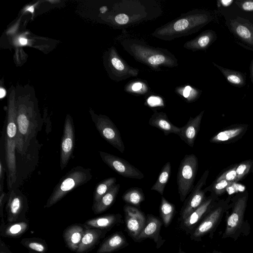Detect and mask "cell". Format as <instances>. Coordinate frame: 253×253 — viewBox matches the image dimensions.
<instances>
[{
    "instance_id": "obj_1",
    "label": "cell",
    "mask_w": 253,
    "mask_h": 253,
    "mask_svg": "<svg viewBox=\"0 0 253 253\" xmlns=\"http://www.w3.org/2000/svg\"><path fill=\"white\" fill-rule=\"evenodd\" d=\"M212 19L209 11L193 9L157 28L152 36L160 40L170 41L198 32Z\"/></svg>"
},
{
    "instance_id": "obj_2",
    "label": "cell",
    "mask_w": 253,
    "mask_h": 253,
    "mask_svg": "<svg viewBox=\"0 0 253 253\" xmlns=\"http://www.w3.org/2000/svg\"><path fill=\"white\" fill-rule=\"evenodd\" d=\"M123 49L137 62L152 70L160 71L162 67L174 68L178 65L176 57L166 48L154 47L140 40L123 39Z\"/></svg>"
},
{
    "instance_id": "obj_3",
    "label": "cell",
    "mask_w": 253,
    "mask_h": 253,
    "mask_svg": "<svg viewBox=\"0 0 253 253\" xmlns=\"http://www.w3.org/2000/svg\"><path fill=\"white\" fill-rule=\"evenodd\" d=\"M234 4L220 8L225 24L239 44L253 51V13L243 11Z\"/></svg>"
},
{
    "instance_id": "obj_4",
    "label": "cell",
    "mask_w": 253,
    "mask_h": 253,
    "mask_svg": "<svg viewBox=\"0 0 253 253\" xmlns=\"http://www.w3.org/2000/svg\"><path fill=\"white\" fill-rule=\"evenodd\" d=\"M11 108L9 111L4 136L5 160L8 191L16 188L18 171L16 159L17 134V113Z\"/></svg>"
},
{
    "instance_id": "obj_5",
    "label": "cell",
    "mask_w": 253,
    "mask_h": 253,
    "mask_svg": "<svg viewBox=\"0 0 253 253\" xmlns=\"http://www.w3.org/2000/svg\"><path fill=\"white\" fill-rule=\"evenodd\" d=\"M248 195V192L245 191L233 198L231 210L226 218L222 238H231L236 241L241 235L249 233V224L245 219Z\"/></svg>"
},
{
    "instance_id": "obj_6",
    "label": "cell",
    "mask_w": 253,
    "mask_h": 253,
    "mask_svg": "<svg viewBox=\"0 0 253 253\" xmlns=\"http://www.w3.org/2000/svg\"><path fill=\"white\" fill-rule=\"evenodd\" d=\"M91 169L77 166L68 171L59 180L47 200L44 208H48L56 204L69 192L91 180Z\"/></svg>"
},
{
    "instance_id": "obj_7",
    "label": "cell",
    "mask_w": 253,
    "mask_h": 253,
    "mask_svg": "<svg viewBox=\"0 0 253 253\" xmlns=\"http://www.w3.org/2000/svg\"><path fill=\"white\" fill-rule=\"evenodd\" d=\"M230 201V198L228 197L217 202L190 234V239L199 242L204 236L213 234L221 222L224 213L231 208Z\"/></svg>"
},
{
    "instance_id": "obj_8",
    "label": "cell",
    "mask_w": 253,
    "mask_h": 253,
    "mask_svg": "<svg viewBox=\"0 0 253 253\" xmlns=\"http://www.w3.org/2000/svg\"><path fill=\"white\" fill-rule=\"evenodd\" d=\"M198 168V159L194 154L186 155L180 162L177 174V183L181 202L185 201L194 187Z\"/></svg>"
},
{
    "instance_id": "obj_9",
    "label": "cell",
    "mask_w": 253,
    "mask_h": 253,
    "mask_svg": "<svg viewBox=\"0 0 253 253\" xmlns=\"http://www.w3.org/2000/svg\"><path fill=\"white\" fill-rule=\"evenodd\" d=\"M94 125L101 136L121 153L125 147L121 134L114 123L107 116L91 114Z\"/></svg>"
},
{
    "instance_id": "obj_10",
    "label": "cell",
    "mask_w": 253,
    "mask_h": 253,
    "mask_svg": "<svg viewBox=\"0 0 253 253\" xmlns=\"http://www.w3.org/2000/svg\"><path fill=\"white\" fill-rule=\"evenodd\" d=\"M5 206L7 222H12L26 219L28 202L26 196L18 189L8 191Z\"/></svg>"
},
{
    "instance_id": "obj_11",
    "label": "cell",
    "mask_w": 253,
    "mask_h": 253,
    "mask_svg": "<svg viewBox=\"0 0 253 253\" xmlns=\"http://www.w3.org/2000/svg\"><path fill=\"white\" fill-rule=\"evenodd\" d=\"M209 173L206 170L194 187L188 198L185 199L181 209L179 221L186 218L190 213L198 208L206 199L205 191L202 188L206 184Z\"/></svg>"
},
{
    "instance_id": "obj_12",
    "label": "cell",
    "mask_w": 253,
    "mask_h": 253,
    "mask_svg": "<svg viewBox=\"0 0 253 253\" xmlns=\"http://www.w3.org/2000/svg\"><path fill=\"white\" fill-rule=\"evenodd\" d=\"M218 196L211 194L204 202L186 218L179 221L181 229L187 234H191L198 224L210 211L215 204Z\"/></svg>"
},
{
    "instance_id": "obj_13",
    "label": "cell",
    "mask_w": 253,
    "mask_h": 253,
    "mask_svg": "<svg viewBox=\"0 0 253 253\" xmlns=\"http://www.w3.org/2000/svg\"><path fill=\"white\" fill-rule=\"evenodd\" d=\"M102 161L112 169L127 178L140 179L144 174L126 160L109 153L99 151Z\"/></svg>"
},
{
    "instance_id": "obj_14",
    "label": "cell",
    "mask_w": 253,
    "mask_h": 253,
    "mask_svg": "<svg viewBox=\"0 0 253 253\" xmlns=\"http://www.w3.org/2000/svg\"><path fill=\"white\" fill-rule=\"evenodd\" d=\"M75 144V128L72 119L67 116L64 125L61 140L60 167L64 169L72 157Z\"/></svg>"
},
{
    "instance_id": "obj_15",
    "label": "cell",
    "mask_w": 253,
    "mask_h": 253,
    "mask_svg": "<svg viewBox=\"0 0 253 253\" xmlns=\"http://www.w3.org/2000/svg\"><path fill=\"white\" fill-rule=\"evenodd\" d=\"M126 230L134 240L144 228L146 217L138 209L126 205L124 207Z\"/></svg>"
},
{
    "instance_id": "obj_16",
    "label": "cell",
    "mask_w": 253,
    "mask_h": 253,
    "mask_svg": "<svg viewBox=\"0 0 253 253\" xmlns=\"http://www.w3.org/2000/svg\"><path fill=\"white\" fill-rule=\"evenodd\" d=\"M162 225V222L157 217L147 215L144 228L134 241L141 242L146 239H151L156 243V248L159 249L165 241L160 235Z\"/></svg>"
},
{
    "instance_id": "obj_17",
    "label": "cell",
    "mask_w": 253,
    "mask_h": 253,
    "mask_svg": "<svg viewBox=\"0 0 253 253\" xmlns=\"http://www.w3.org/2000/svg\"><path fill=\"white\" fill-rule=\"evenodd\" d=\"M110 63L114 79L118 81L137 77L139 72L138 69L130 66L119 56L115 50L112 51Z\"/></svg>"
},
{
    "instance_id": "obj_18",
    "label": "cell",
    "mask_w": 253,
    "mask_h": 253,
    "mask_svg": "<svg viewBox=\"0 0 253 253\" xmlns=\"http://www.w3.org/2000/svg\"><path fill=\"white\" fill-rule=\"evenodd\" d=\"M204 111L201 112L194 118L190 117L186 124L180 127L179 136L188 145L193 147L195 140L200 127Z\"/></svg>"
},
{
    "instance_id": "obj_19",
    "label": "cell",
    "mask_w": 253,
    "mask_h": 253,
    "mask_svg": "<svg viewBox=\"0 0 253 253\" xmlns=\"http://www.w3.org/2000/svg\"><path fill=\"white\" fill-rule=\"evenodd\" d=\"M216 33L212 30H207L196 38L186 42L183 47L192 51L208 49L217 39Z\"/></svg>"
},
{
    "instance_id": "obj_20",
    "label": "cell",
    "mask_w": 253,
    "mask_h": 253,
    "mask_svg": "<svg viewBox=\"0 0 253 253\" xmlns=\"http://www.w3.org/2000/svg\"><path fill=\"white\" fill-rule=\"evenodd\" d=\"M85 227L84 224L76 223L67 227L63 233V238L71 251L76 252L84 236Z\"/></svg>"
},
{
    "instance_id": "obj_21",
    "label": "cell",
    "mask_w": 253,
    "mask_h": 253,
    "mask_svg": "<svg viewBox=\"0 0 253 253\" xmlns=\"http://www.w3.org/2000/svg\"><path fill=\"white\" fill-rule=\"evenodd\" d=\"M107 232L106 230L98 228L85 227L84 236L76 253H85L91 250Z\"/></svg>"
},
{
    "instance_id": "obj_22",
    "label": "cell",
    "mask_w": 253,
    "mask_h": 253,
    "mask_svg": "<svg viewBox=\"0 0 253 253\" xmlns=\"http://www.w3.org/2000/svg\"><path fill=\"white\" fill-rule=\"evenodd\" d=\"M149 124L161 130L165 135L170 133L179 135L180 132V127L171 123L167 114L163 112H155L149 119Z\"/></svg>"
},
{
    "instance_id": "obj_23",
    "label": "cell",
    "mask_w": 253,
    "mask_h": 253,
    "mask_svg": "<svg viewBox=\"0 0 253 253\" xmlns=\"http://www.w3.org/2000/svg\"><path fill=\"white\" fill-rule=\"evenodd\" d=\"M121 219L122 215L120 214H109L88 219L84 224L86 227L95 228L108 231L121 222Z\"/></svg>"
},
{
    "instance_id": "obj_24",
    "label": "cell",
    "mask_w": 253,
    "mask_h": 253,
    "mask_svg": "<svg viewBox=\"0 0 253 253\" xmlns=\"http://www.w3.org/2000/svg\"><path fill=\"white\" fill-rule=\"evenodd\" d=\"M126 237L117 232L106 238L100 245L96 253H110L127 246Z\"/></svg>"
},
{
    "instance_id": "obj_25",
    "label": "cell",
    "mask_w": 253,
    "mask_h": 253,
    "mask_svg": "<svg viewBox=\"0 0 253 253\" xmlns=\"http://www.w3.org/2000/svg\"><path fill=\"white\" fill-rule=\"evenodd\" d=\"M29 228L27 219L0 225V235L5 238H18L24 234Z\"/></svg>"
},
{
    "instance_id": "obj_26",
    "label": "cell",
    "mask_w": 253,
    "mask_h": 253,
    "mask_svg": "<svg viewBox=\"0 0 253 253\" xmlns=\"http://www.w3.org/2000/svg\"><path fill=\"white\" fill-rule=\"evenodd\" d=\"M120 188L119 184H115L99 200L92 205V210L97 214L106 211L115 202Z\"/></svg>"
},
{
    "instance_id": "obj_27",
    "label": "cell",
    "mask_w": 253,
    "mask_h": 253,
    "mask_svg": "<svg viewBox=\"0 0 253 253\" xmlns=\"http://www.w3.org/2000/svg\"><path fill=\"white\" fill-rule=\"evenodd\" d=\"M213 65L219 70L227 82L236 87H242L246 83V74L238 71L229 69L212 62Z\"/></svg>"
},
{
    "instance_id": "obj_28",
    "label": "cell",
    "mask_w": 253,
    "mask_h": 253,
    "mask_svg": "<svg viewBox=\"0 0 253 253\" xmlns=\"http://www.w3.org/2000/svg\"><path fill=\"white\" fill-rule=\"evenodd\" d=\"M20 243L29 250L30 253H45L48 250L46 242L40 238H23Z\"/></svg>"
},
{
    "instance_id": "obj_29",
    "label": "cell",
    "mask_w": 253,
    "mask_h": 253,
    "mask_svg": "<svg viewBox=\"0 0 253 253\" xmlns=\"http://www.w3.org/2000/svg\"><path fill=\"white\" fill-rule=\"evenodd\" d=\"M247 129L245 125L240 126L219 132L210 140L211 142H221L231 140L244 133Z\"/></svg>"
},
{
    "instance_id": "obj_30",
    "label": "cell",
    "mask_w": 253,
    "mask_h": 253,
    "mask_svg": "<svg viewBox=\"0 0 253 253\" xmlns=\"http://www.w3.org/2000/svg\"><path fill=\"white\" fill-rule=\"evenodd\" d=\"M170 171V163L167 162L162 168L156 181L152 186L151 189L156 191L163 196L165 186L169 181Z\"/></svg>"
},
{
    "instance_id": "obj_31",
    "label": "cell",
    "mask_w": 253,
    "mask_h": 253,
    "mask_svg": "<svg viewBox=\"0 0 253 253\" xmlns=\"http://www.w3.org/2000/svg\"><path fill=\"white\" fill-rule=\"evenodd\" d=\"M174 206L162 197L160 206V215L166 227L170 224L175 212Z\"/></svg>"
},
{
    "instance_id": "obj_32",
    "label": "cell",
    "mask_w": 253,
    "mask_h": 253,
    "mask_svg": "<svg viewBox=\"0 0 253 253\" xmlns=\"http://www.w3.org/2000/svg\"><path fill=\"white\" fill-rule=\"evenodd\" d=\"M116 178L113 177L106 178L98 183L93 193V205L98 202L101 198L116 184Z\"/></svg>"
},
{
    "instance_id": "obj_33",
    "label": "cell",
    "mask_w": 253,
    "mask_h": 253,
    "mask_svg": "<svg viewBox=\"0 0 253 253\" xmlns=\"http://www.w3.org/2000/svg\"><path fill=\"white\" fill-rule=\"evenodd\" d=\"M122 198L127 203L139 206L144 200L145 196L141 188L133 187L126 190L123 195Z\"/></svg>"
},
{
    "instance_id": "obj_34",
    "label": "cell",
    "mask_w": 253,
    "mask_h": 253,
    "mask_svg": "<svg viewBox=\"0 0 253 253\" xmlns=\"http://www.w3.org/2000/svg\"><path fill=\"white\" fill-rule=\"evenodd\" d=\"M234 182L225 180L220 181L215 180L211 185L204 189L205 192L210 191L211 194L218 196L223 194L227 189L231 186Z\"/></svg>"
},
{
    "instance_id": "obj_35",
    "label": "cell",
    "mask_w": 253,
    "mask_h": 253,
    "mask_svg": "<svg viewBox=\"0 0 253 253\" xmlns=\"http://www.w3.org/2000/svg\"><path fill=\"white\" fill-rule=\"evenodd\" d=\"M125 89L128 92L142 95L148 91V86L144 81L137 80L130 82L126 85Z\"/></svg>"
},
{
    "instance_id": "obj_36",
    "label": "cell",
    "mask_w": 253,
    "mask_h": 253,
    "mask_svg": "<svg viewBox=\"0 0 253 253\" xmlns=\"http://www.w3.org/2000/svg\"><path fill=\"white\" fill-rule=\"evenodd\" d=\"M253 166V160H248L237 165L236 173L237 175V182L241 180L250 171Z\"/></svg>"
},
{
    "instance_id": "obj_37",
    "label": "cell",
    "mask_w": 253,
    "mask_h": 253,
    "mask_svg": "<svg viewBox=\"0 0 253 253\" xmlns=\"http://www.w3.org/2000/svg\"><path fill=\"white\" fill-rule=\"evenodd\" d=\"M199 90L192 88L190 86L184 87L180 94L185 98L187 99L188 101L192 102L196 100L200 95Z\"/></svg>"
},
{
    "instance_id": "obj_38",
    "label": "cell",
    "mask_w": 253,
    "mask_h": 253,
    "mask_svg": "<svg viewBox=\"0 0 253 253\" xmlns=\"http://www.w3.org/2000/svg\"><path fill=\"white\" fill-rule=\"evenodd\" d=\"M237 165L234 166L232 168L226 170L221 174L215 180L220 181L225 180L228 181L235 182H237V175L236 173Z\"/></svg>"
},
{
    "instance_id": "obj_39",
    "label": "cell",
    "mask_w": 253,
    "mask_h": 253,
    "mask_svg": "<svg viewBox=\"0 0 253 253\" xmlns=\"http://www.w3.org/2000/svg\"><path fill=\"white\" fill-rule=\"evenodd\" d=\"M234 3L243 11L253 13V0H235Z\"/></svg>"
},
{
    "instance_id": "obj_40",
    "label": "cell",
    "mask_w": 253,
    "mask_h": 253,
    "mask_svg": "<svg viewBox=\"0 0 253 253\" xmlns=\"http://www.w3.org/2000/svg\"><path fill=\"white\" fill-rule=\"evenodd\" d=\"M148 105L151 107L158 106H164V102L163 99L159 96L152 95L148 98L147 100Z\"/></svg>"
},
{
    "instance_id": "obj_41",
    "label": "cell",
    "mask_w": 253,
    "mask_h": 253,
    "mask_svg": "<svg viewBox=\"0 0 253 253\" xmlns=\"http://www.w3.org/2000/svg\"><path fill=\"white\" fill-rule=\"evenodd\" d=\"M8 194L3 191L0 193V225L5 224L3 218V208L4 204L7 202Z\"/></svg>"
},
{
    "instance_id": "obj_42",
    "label": "cell",
    "mask_w": 253,
    "mask_h": 253,
    "mask_svg": "<svg viewBox=\"0 0 253 253\" xmlns=\"http://www.w3.org/2000/svg\"><path fill=\"white\" fill-rule=\"evenodd\" d=\"M6 167L5 160L4 161L0 159V193L2 192L4 188V174L6 171Z\"/></svg>"
},
{
    "instance_id": "obj_43",
    "label": "cell",
    "mask_w": 253,
    "mask_h": 253,
    "mask_svg": "<svg viewBox=\"0 0 253 253\" xmlns=\"http://www.w3.org/2000/svg\"><path fill=\"white\" fill-rule=\"evenodd\" d=\"M234 2V0H220L217 1V5L219 8H228L233 5Z\"/></svg>"
},
{
    "instance_id": "obj_44",
    "label": "cell",
    "mask_w": 253,
    "mask_h": 253,
    "mask_svg": "<svg viewBox=\"0 0 253 253\" xmlns=\"http://www.w3.org/2000/svg\"><path fill=\"white\" fill-rule=\"evenodd\" d=\"M0 253H13L9 250L6 244L1 239L0 240Z\"/></svg>"
},
{
    "instance_id": "obj_45",
    "label": "cell",
    "mask_w": 253,
    "mask_h": 253,
    "mask_svg": "<svg viewBox=\"0 0 253 253\" xmlns=\"http://www.w3.org/2000/svg\"><path fill=\"white\" fill-rule=\"evenodd\" d=\"M249 68L251 80L252 83L253 84V59L251 62Z\"/></svg>"
},
{
    "instance_id": "obj_46",
    "label": "cell",
    "mask_w": 253,
    "mask_h": 253,
    "mask_svg": "<svg viewBox=\"0 0 253 253\" xmlns=\"http://www.w3.org/2000/svg\"><path fill=\"white\" fill-rule=\"evenodd\" d=\"M6 94V91L4 89L2 88H0V98H2L5 96Z\"/></svg>"
},
{
    "instance_id": "obj_47",
    "label": "cell",
    "mask_w": 253,
    "mask_h": 253,
    "mask_svg": "<svg viewBox=\"0 0 253 253\" xmlns=\"http://www.w3.org/2000/svg\"><path fill=\"white\" fill-rule=\"evenodd\" d=\"M19 41L20 43L22 45H25L27 43V40L25 38H20Z\"/></svg>"
},
{
    "instance_id": "obj_48",
    "label": "cell",
    "mask_w": 253,
    "mask_h": 253,
    "mask_svg": "<svg viewBox=\"0 0 253 253\" xmlns=\"http://www.w3.org/2000/svg\"><path fill=\"white\" fill-rule=\"evenodd\" d=\"M27 10L30 11L31 12H33L34 11V7L31 6L29 8L27 9Z\"/></svg>"
},
{
    "instance_id": "obj_49",
    "label": "cell",
    "mask_w": 253,
    "mask_h": 253,
    "mask_svg": "<svg viewBox=\"0 0 253 253\" xmlns=\"http://www.w3.org/2000/svg\"><path fill=\"white\" fill-rule=\"evenodd\" d=\"M178 253H186L184 251H183L181 247H180L179 249V250H178Z\"/></svg>"
},
{
    "instance_id": "obj_50",
    "label": "cell",
    "mask_w": 253,
    "mask_h": 253,
    "mask_svg": "<svg viewBox=\"0 0 253 253\" xmlns=\"http://www.w3.org/2000/svg\"><path fill=\"white\" fill-rule=\"evenodd\" d=\"M220 253V252H216V251H214L212 253Z\"/></svg>"
}]
</instances>
